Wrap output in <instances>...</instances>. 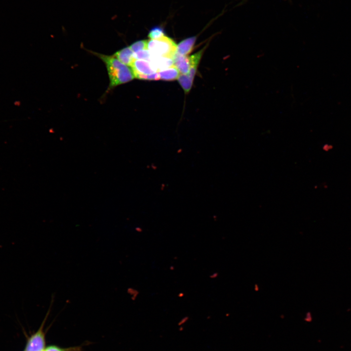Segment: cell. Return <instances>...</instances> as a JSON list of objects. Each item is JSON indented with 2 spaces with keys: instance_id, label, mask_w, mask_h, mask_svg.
Returning <instances> with one entry per match:
<instances>
[{
  "instance_id": "5",
  "label": "cell",
  "mask_w": 351,
  "mask_h": 351,
  "mask_svg": "<svg viewBox=\"0 0 351 351\" xmlns=\"http://www.w3.org/2000/svg\"><path fill=\"white\" fill-rule=\"evenodd\" d=\"M149 62L153 69L157 72L174 66L173 58L157 57L152 55Z\"/></svg>"
},
{
  "instance_id": "18",
  "label": "cell",
  "mask_w": 351,
  "mask_h": 351,
  "mask_svg": "<svg viewBox=\"0 0 351 351\" xmlns=\"http://www.w3.org/2000/svg\"><path fill=\"white\" fill-rule=\"evenodd\" d=\"M259 289L260 288L259 285L257 283L255 284L254 286V290L255 292H257L259 291Z\"/></svg>"
},
{
  "instance_id": "9",
  "label": "cell",
  "mask_w": 351,
  "mask_h": 351,
  "mask_svg": "<svg viewBox=\"0 0 351 351\" xmlns=\"http://www.w3.org/2000/svg\"><path fill=\"white\" fill-rule=\"evenodd\" d=\"M205 48L189 57L190 68L188 74H186L192 81H194L198 65L202 56Z\"/></svg>"
},
{
  "instance_id": "2",
  "label": "cell",
  "mask_w": 351,
  "mask_h": 351,
  "mask_svg": "<svg viewBox=\"0 0 351 351\" xmlns=\"http://www.w3.org/2000/svg\"><path fill=\"white\" fill-rule=\"evenodd\" d=\"M147 47L153 56L173 59L176 53L177 45L172 39L164 35L158 39L148 40Z\"/></svg>"
},
{
  "instance_id": "4",
  "label": "cell",
  "mask_w": 351,
  "mask_h": 351,
  "mask_svg": "<svg viewBox=\"0 0 351 351\" xmlns=\"http://www.w3.org/2000/svg\"><path fill=\"white\" fill-rule=\"evenodd\" d=\"M131 68L135 78L140 79H143L145 76L156 72L153 69L150 62L143 59H134Z\"/></svg>"
},
{
  "instance_id": "6",
  "label": "cell",
  "mask_w": 351,
  "mask_h": 351,
  "mask_svg": "<svg viewBox=\"0 0 351 351\" xmlns=\"http://www.w3.org/2000/svg\"><path fill=\"white\" fill-rule=\"evenodd\" d=\"M174 66L181 74H187L190 68L189 57L181 55L177 53L173 58Z\"/></svg>"
},
{
  "instance_id": "14",
  "label": "cell",
  "mask_w": 351,
  "mask_h": 351,
  "mask_svg": "<svg viewBox=\"0 0 351 351\" xmlns=\"http://www.w3.org/2000/svg\"><path fill=\"white\" fill-rule=\"evenodd\" d=\"M133 56L134 59H143L149 61L151 54L148 49H146L134 53Z\"/></svg>"
},
{
  "instance_id": "13",
  "label": "cell",
  "mask_w": 351,
  "mask_h": 351,
  "mask_svg": "<svg viewBox=\"0 0 351 351\" xmlns=\"http://www.w3.org/2000/svg\"><path fill=\"white\" fill-rule=\"evenodd\" d=\"M81 347H73L66 348H60L56 345H50L45 348L44 351H81Z\"/></svg>"
},
{
  "instance_id": "12",
  "label": "cell",
  "mask_w": 351,
  "mask_h": 351,
  "mask_svg": "<svg viewBox=\"0 0 351 351\" xmlns=\"http://www.w3.org/2000/svg\"><path fill=\"white\" fill-rule=\"evenodd\" d=\"M148 40H141L132 43L129 47L134 52H136L141 50L148 49Z\"/></svg>"
},
{
  "instance_id": "10",
  "label": "cell",
  "mask_w": 351,
  "mask_h": 351,
  "mask_svg": "<svg viewBox=\"0 0 351 351\" xmlns=\"http://www.w3.org/2000/svg\"><path fill=\"white\" fill-rule=\"evenodd\" d=\"M159 79L171 81L177 79L180 75V72L178 69L173 66L167 69L158 72Z\"/></svg>"
},
{
  "instance_id": "15",
  "label": "cell",
  "mask_w": 351,
  "mask_h": 351,
  "mask_svg": "<svg viewBox=\"0 0 351 351\" xmlns=\"http://www.w3.org/2000/svg\"><path fill=\"white\" fill-rule=\"evenodd\" d=\"M164 35L163 30L158 27L152 28L148 34L150 39H155Z\"/></svg>"
},
{
  "instance_id": "1",
  "label": "cell",
  "mask_w": 351,
  "mask_h": 351,
  "mask_svg": "<svg viewBox=\"0 0 351 351\" xmlns=\"http://www.w3.org/2000/svg\"><path fill=\"white\" fill-rule=\"evenodd\" d=\"M92 53L105 64L109 78L108 91L135 78L131 68L120 62L114 55L109 56L94 52Z\"/></svg>"
},
{
  "instance_id": "8",
  "label": "cell",
  "mask_w": 351,
  "mask_h": 351,
  "mask_svg": "<svg viewBox=\"0 0 351 351\" xmlns=\"http://www.w3.org/2000/svg\"><path fill=\"white\" fill-rule=\"evenodd\" d=\"M133 55L134 52L129 47L123 48L117 51L114 55L120 62L130 66L134 60Z\"/></svg>"
},
{
  "instance_id": "17",
  "label": "cell",
  "mask_w": 351,
  "mask_h": 351,
  "mask_svg": "<svg viewBox=\"0 0 351 351\" xmlns=\"http://www.w3.org/2000/svg\"><path fill=\"white\" fill-rule=\"evenodd\" d=\"M218 273L215 272V273H212V274L210 276V277L211 279H214V278H216L217 277H218Z\"/></svg>"
},
{
  "instance_id": "16",
  "label": "cell",
  "mask_w": 351,
  "mask_h": 351,
  "mask_svg": "<svg viewBox=\"0 0 351 351\" xmlns=\"http://www.w3.org/2000/svg\"><path fill=\"white\" fill-rule=\"evenodd\" d=\"M189 320V317L188 316H185L183 317L178 323V325L179 326H181V325L185 324L186 322H187Z\"/></svg>"
},
{
  "instance_id": "3",
  "label": "cell",
  "mask_w": 351,
  "mask_h": 351,
  "mask_svg": "<svg viewBox=\"0 0 351 351\" xmlns=\"http://www.w3.org/2000/svg\"><path fill=\"white\" fill-rule=\"evenodd\" d=\"M49 312V311L48 312L47 315L39 330L28 338L24 351H44L45 349V339L43 329Z\"/></svg>"
},
{
  "instance_id": "7",
  "label": "cell",
  "mask_w": 351,
  "mask_h": 351,
  "mask_svg": "<svg viewBox=\"0 0 351 351\" xmlns=\"http://www.w3.org/2000/svg\"><path fill=\"white\" fill-rule=\"evenodd\" d=\"M196 39V37H192L182 40L177 45L176 53L181 55L187 56L192 51Z\"/></svg>"
},
{
  "instance_id": "11",
  "label": "cell",
  "mask_w": 351,
  "mask_h": 351,
  "mask_svg": "<svg viewBox=\"0 0 351 351\" xmlns=\"http://www.w3.org/2000/svg\"><path fill=\"white\" fill-rule=\"evenodd\" d=\"M179 83L184 90L188 93L191 90L193 81L191 80L186 74H180L177 78Z\"/></svg>"
}]
</instances>
